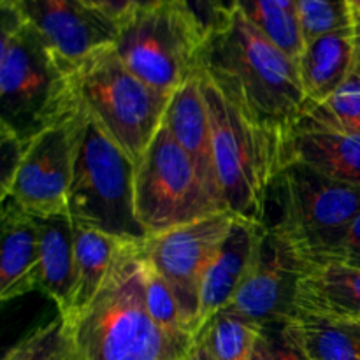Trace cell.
<instances>
[{
	"label": "cell",
	"instance_id": "6da1fadb",
	"mask_svg": "<svg viewBox=\"0 0 360 360\" xmlns=\"http://www.w3.org/2000/svg\"><path fill=\"white\" fill-rule=\"evenodd\" d=\"M199 69L239 111L276 132H290L309 108L297 60L236 9L204 39Z\"/></svg>",
	"mask_w": 360,
	"mask_h": 360
},
{
	"label": "cell",
	"instance_id": "7a4b0ae2",
	"mask_svg": "<svg viewBox=\"0 0 360 360\" xmlns=\"http://www.w3.org/2000/svg\"><path fill=\"white\" fill-rule=\"evenodd\" d=\"M63 319L74 360H188L197 347L165 334L148 313L143 243H129L97 297Z\"/></svg>",
	"mask_w": 360,
	"mask_h": 360
},
{
	"label": "cell",
	"instance_id": "3957f363",
	"mask_svg": "<svg viewBox=\"0 0 360 360\" xmlns=\"http://www.w3.org/2000/svg\"><path fill=\"white\" fill-rule=\"evenodd\" d=\"M0 11V127L28 144L79 115L77 65L62 58L20 11Z\"/></svg>",
	"mask_w": 360,
	"mask_h": 360
},
{
	"label": "cell",
	"instance_id": "277c9868",
	"mask_svg": "<svg viewBox=\"0 0 360 360\" xmlns=\"http://www.w3.org/2000/svg\"><path fill=\"white\" fill-rule=\"evenodd\" d=\"M213 136L214 171L232 214L266 224L271 188L287 165V134L259 125L239 111L199 69Z\"/></svg>",
	"mask_w": 360,
	"mask_h": 360
},
{
	"label": "cell",
	"instance_id": "5b68a950",
	"mask_svg": "<svg viewBox=\"0 0 360 360\" xmlns=\"http://www.w3.org/2000/svg\"><path fill=\"white\" fill-rule=\"evenodd\" d=\"M67 211L76 225L144 243L136 213V162L83 111L76 123Z\"/></svg>",
	"mask_w": 360,
	"mask_h": 360
},
{
	"label": "cell",
	"instance_id": "8992f818",
	"mask_svg": "<svg viewBox=\"0 0 360 360\" xmlns=\"http://www.w3.org/2000/svg\"><path fill=\"white\" fill-rule=\"evenodd\" d=\"M278 217L267 227L280 232L304 262L329 255L360 214V186L336 181L302 162H288L271 188Z\"/></svg>",
	"mask_w": 360,
	"mask_h": 360
},
{
	"label": "cell",
	"instance_id": "52a82bcc",
	"mask_svg": "<svg viewBox=\"0 0 360 360\" xmlns=\"http://www.w3.org/2000/svg\"><path fill=\"white\" fill-rule=\"evenodd\" d=\"M77 88L83 111L137 164L164 125L171 97L130 72L112 46L77 65Z\"/></svg>",
	"mask_w": 360,
	"mask_h": 360
},
{
	"label": "cell",
	"instance_id": "ba28073f",
	"mask_svg": "<svg viewBox=\"0 0 360 360\" xmlns=\"http://www.w3.org/2000/svg\"><path fill=\"white\" fill-rule=\"evenodd\" d=\"M204 39L188 9L174 0L120 20L112 48L130 72L171 97L199 72Z\"/></svg>",
	"mask_w": 360,
	"mask_h": 360
},
{
	"label": "cell",
	"instance_id": "9c48e42d",
	"mask_svg": "<svg viewBox=\"0 0 360 360\" xmlns=\"http://www.w3.org/2000/svg\"><path fill=\"white\" fill-rule=\"evenodd\" d=\"M229 211L210 192L192 158L162 125L136 164V213L148 238Z\"/></svg>",
	"mask_w": 360,
	"mask_h": 360
},
{
	"label": "cell",
	"instance_id": "30bf717a",
	"mask_svg": "<svg viewBox=\"0 0 360 360\" xmlns=\"http://www.w3.org/2000/svg\"><path fill=\"white\" fill-rule=\"evenodd\" d=\"M234 218L236 214L231 211H220L165 234L148 238L143 243L144 257L174 292L195 340L199 338L204 278L220 252Z\"/></svg>",
	"mask_w": 360,
	"mask_h": 360
},
{
	"label": "cell",
	"instance_id": "8fae6325",
	"mask_svg": "<svg viewBox=\"0 0 360 360\" xmlns=\"http://www.w3.org/2000/svg\"><path fill=\"white\" fill-rule=\"evenodd\" d=\"M304 264L294 246L266 225L252 269L229 309L246 316L264 330L283 327L297 313L295 294Z\"/></svg>",
	"mask_w": 360,
	"mask_h": 360
},
{
	"label": "cell",
	"instance_id": "7c38bea8",
	"mask_svg": "<svg viewBox=\"0 0 360 360\" xmlns=\"http://www.w3.org/2000/svg\"><path fill=\"white\" fill-rule=\"evenodd\" d=\"M76 123L77 116L39 134L27 144L7 197L34 217L69 213Z\"/></svg>",
	"mask_w": 360,
	"mask_h": 360
},
{
	"label": "cell",
	"instance_id": "4fadbf2b",
	"mask_svg": "<svg viewBox=\"0 0 360 360\" xmlns=\"http://www.w3.org/2000/svg\"><path fill=\"white\" fill-rule=\"evenodd\" d=\"M18 11L62 58L74 65L115 44L118 35V21L84 0H20Z\"/></svg>",
	"mask_w": 360,
	"mask_h": 360
},
{
	"label": "cell",
	"instance_id": "5bb4252c",
	"mask_svg": "<svg viewBox=\"0 0 360 360\" xmlns=\"http://www.w3.org/2000/svg\"><path fill=\"white\" fill-rule=\"evenodd\" d=\"M288 162H302L322 174L360 186V134L347 132L304 112L287 134Z\"/></svg>",
	"mask_w": 360,
	"mask_h": 360
},
{
	"label": "cell",
	"instance_id": "9a60e30c",
	"mask_svg": "<svg viewBox=\"0 0 360 360\" xmlns=\"http://www.w3.org/2000/svg\"><path fill=\"white\" fill-rule=\"evenodd\" d=\"M264 227V224H255L239 217L232 221L231 231L204 278L199 306V336L211 319L234 301L252 269Z\"/></svg>",
	"mask_w": 360,
	"mask_h": 360
},
{
	"label": "cell",
	"instance_id": "2e32d148",
	"mask_svg": "<svg viewBox=\"0 0 360 360\" xmlns=\"http://www.w3.org/2000/svg\"><path fill=\"white\" fill-rule=\"evenodd\" d=\"M295 309L333 322H360V267L306 262L295 294Z\"/></svg>",
	"mask_w": 360,
	"mask_h": 360
},
{
	"label": "cell",
	"instance_id": "e0dca14e",
	"mask_svg": "<svg viewBox=\"0 0 360 360\" xmlns=\"http://www.w3.org/2000/svg\"><path fill=\"white\" fill-rule=\"evenodd\" d=\"M41 288L39 269V224L11 197L2 199V262L0 299L23 297Z\"/></svg>",
	"mask_w": 360,
	"mask_h": 360
},
{
	"label": "cell",
	"instance_id": "ac0fdd59",
	"mask_svg": "<svg viewBox=\"0 0 360 360\" xmlns=\"http://www.w3.org/2000/svg\"><path fill=\"white\" fill-rule=\"evenodd\" d=\"M164 125L167 127L176 143L192 158L204 185L225 206L214 171L213 136L199 72L171 95Z\"/></svg>",
	"mask_w": 360,
	"mask_h": 360
},
{
	"label": "cell",
	"instance_id": "d6986e66",
	"mask_svg": "<svg viewBox=\"0 0 360 360\" xmlns=\"http://www.w3.org/2000/svg\"><path fill=\"white\" fill-rule=\"evenodd\" d=\"M39 224V269L42 294L58 308V315L72 311L76 290V243L69 213L35 217Z\"/></svg>",
	"mask_w": 360,
	"mask_h": 360
},
{
	"label": "cell",
	"instance_id": "ffe728a7",
	"mask_svg": "<svg viewBox=\"0 0 360 360\" xmlns=\"http://www.w3.org/2000/svg\"><path fill=\"white\" fill-rule=\"evenodd\" d=\"M354 63L352 27L306 41L297 65L309 108L326 102L347 79Z\"/></svg>",
	"mask_w": 360,
	"mask_h": 360
},
{
	"label": "cell",
	"instance_id": "44dd1931",
	"mask_svg": "<svg viewBox=\"0 0 360 360\" xmlns=\"http://www.w3.org/2000/svg\"><path fill=\"white\" fill-rule=\"evenodd\" d=\"M74 243H76V290H74L72 311L86 308L111 274L116 259L130 241L104 234L95 229L74 224Z\"/></svg>",
	"mask_w": 360,
	"mask_h": 360
},
{
	"label": "cell",
	"instance_id": "7402d4cb",
	"mask_svg": "<svg viewBox=\"0 0 360 360\" xmlns=\"http://www.w3.org/2000/svg\"><path fill=\"white\" fill-rule=\"evenodd\" d=\"M283 330L308 360H360V338L345 323L297 311Z\"/></svg>",
	"mask_w": 360,
	"mask_h": 360
},
{
	"label": "cell",
	"instance_id": "603a6c76",
	"mask_svg": "<svg viewBox=\"0 0 360 360\" xmlns=\"http://www.w3.org/2000/svg\"><path fill=\"white\" fill-rule=\"evenodd\" d=\"M262 333L255 322L225 308L211 319L197 341L206 345L213 360H252Z\"/></svg>",
	"mask_w": 360,
	"mask_h": 360
},
{
	"label": "cell",
	"instance_id": "cb8c5ba5",
	"mask_svg": "<svg viewBox=\"0 0 360 360\" xmlns=\"http://www.w3.org/2000/svg\"><path fill=\"white\" fill-rule=\"evenodd\" d=\"M234 9L292 58L301 56L306 41L294 11L274 0H234Z\"/></svg>",
	"mask_w": 360,
	"mask_h": 360
},
{
	"label": "cell",
	"instance_id": "d4e9b609",
	"mask_svg": "<svg viewBox=\"0 0 360 360\" xmlns=\"http://www.w3.org/2000/svg\"><path fill=\"white\" fill-rule=\"evenodd\" d=\"M143 276H144V299L151 319L157 326L174 340L183 343L197 345L195 336L186 323L185 315L181 311L174 292L167 285V281L157 273L153 266L146 260L143 253Z\"/></svg>",
	"mask_w": 360,
	"mask_h": 360
},
{
	"label": "cell",
	"instance_id": "484cf974",
	"mask_svg": "<svg viewBox=\"0 0 360 360\" xmlns=\"http://www.w3.org/2000/svg\"><path fill=\"white\" fill-rule=\"evenodd\" d=\"M4 360H74L65 319L55 316L18 341Z\"/></svg>",
	"mask_w": 360,
	"mask_h": 360
},
{
	"label": "cell",
	"instance_id": "4316f807",
	"mask_svg": "<svg viewBox=\"0 0 360 360\" xmlns=\"http://www.w3.org/2000/svg\"><path fill=\"white\" fill-rule=\"evenodd\" d=\"M315 118L330 123L347 132L360 134V65L354 63L347 79L341 86L319 105H311L308 111Z\"/></svg>",
	"mask_w": 360,
	"mask_h": 360
},
{
	"label": "cell",
	"instance_id": "83f0119b",
	"mask_svg": "<svg viewBox=\"0 0 360 360\" xmlns=\"http://www.w3.org/2000/svg\"><path fill=\"white\" fill-rule=\"evenodd\" d=\"M304 41L352 27L347 0H292Z\"/></svg>",
	"mask_w": 360,
	"mask_h": 360
},
{
	"label": "cell",
	"instance_id": "f1b7e54d",
	"mask_svg": "<svg viewBox=\"0 0 360 360\" xmlns=\"http://www.w3.org/2000/svg\"><path fill=\"white\" fill-rule=\"evenodd\" d=\"M25 150H27V144L20 137L14 136L11 130L0 127V171H2L0 174V200L9 193Z\"/></svg>",
	"mask_w": 360,
	"mask_h": 360
},
{
	"label": "cell",
	"instance_id": "f546056e",
	"mask_svg": "<svg viewBox=\"0 0 360 360\" xmlns=\"http://www.w3.org/2000/svg\"><path fill=\"white\" fill-rule=\"evenodd\" d=\"M181 2L206 37L218 30L229 18V13L221 6V0H181Z\"/></svg>",
	"mask_w": 360,
	"mask_h": 360
},
{
	"label": "cell",
	"instance_id": "4dcf8cb0",
	"mask_svg": "<svg viewBox=\"0 0 360 360\" xmlns=\"http://www.w3.org/2000/svg\"><path fill=\"white\" fill-rule=\"evenodd\" d=\"M316 262H338L360 267V214L350 225L340 245L329 255L323 257L322 260H316Z\"/></svg>",
	"mask_w": 360,
	"mask_h": 360
},
{
	"label": "cell",
	"instance_id": "1f68e13d",
	"mask_svg": "<svg viewBox=\"0 0 360 360\" xmlns=\"http://www.w3.org/2000/svg\"><path fill=\"white\" fill-rule=\"evenodd\" d=\"M84 2L94 7V9L101 11L102 14L109 16L111 20L120 21L139 9H148V7L174 2V0H84Z\"/></svg>",
	"mask_w": 360,
	"mask_h": 360
},
{
	"label": "cell",
	"instance_id": "d6a6232c",
	"mask_svg": "<svg viewBox=\"0 0 360 360\" xmlns=\"http://www.w3.org/2000/svg\"><path fill=\"white\" fill-rule=\"evenodd\" d=\"M266 333L271 340L274 360H308L301 352H299V348L292 343V340L288 338V334L285 333L283 327L266 330Z\"/></svg>",
	"mask_w": 360,
	"mask_h": 360
},
{
	"label": "cell",
	"instance_id": "836d02e7",
	"mask_svg": "<svg viewBox=\"0 0 360 360\" xmlns=\"http://www.w3.org/2000/svg\"><path fill=\"white\" fill-rule=\"evenodd\" d=\"M252 360H274L273 347H271V340L269 336H267L266 330H264V333L259 336V340H257Z\"/></svg>",
	"mask_w": 360,
	"mask_h": 360
},
{
	"label": "cell",
	"instance_id": "e575fe53",
	"mask_svg": "<svg viewBox=\"0 0 360 360\" xmlns=\"http://www.w3.org/2000/svg\"><path fill=\"white\" fill-rule=\"evenodd\" d=\"M352 34H354L355 62L360 65V13H354V11H352Z\"/></svg>",
	"mask_w": 360,
	"mask_h": 360
},
{
	"label": "cell",
	"instance_id": "d590c367",
	"mask_svg": "<svg viewBox=\"0 0 360 360\" xmlns=\"http://www.w3.org/2000/svg\"><path fill=\"white\" fill-rule=\"evenodd\" d=\"M188 360H213V357H211L206 345H204L202 341H197V347L193 348L192 355H190Z\"/></svg>",
	"mask_w": 360,
	"mask_h": 360
},
{
	"label": "cell",
	"instance_id": "8d00e7d4",
	"mask_svg": "<svg viewBox=\"0 0 360 360\" xmlns=\"http://www.w3.org/2000/svg\"><path fill=\"white\" fill-rule=\"evenodd\" d=\"M0 7H11V9H18V7H20V0H0Z\"/></svg>",
	"mask_w": 360,
	"mask_h": 360
},
{
	"label": "cell",
	"instance_id": "74e56055",
	"mask_svg": "<svg viewBox=\"0 0 360 360\" xmlns=\"http://www.w3.org/2000/svg\"><path fill=\"white\" fill-rule=\"evenodd\" d=\"M347 4L354 13H360V0H347Z\"/></svg>",
	"mask_w": 360,
	"mask_h": 360
},
{
	"label": "cell",
	"instance_id": "f35d334b",
	"mask_svg": "<svg viewBox=\"0 0 360 360\" xmlns=\"http://www.w3.org/2000/svg\"><path fill=\"white\" fill-rule=\"evenodd\" d=\"M221 6H224V9L231 14L232 11H234V0H221Z\"/></svg>",
	"mask_w": 360,
	"mask_h": 360
},
{
	"label": "cell",
	"instance_id": "ab89813d",
	"mask_svg": "<svg viewBox=\"0 0 360 360\" xmlns=\"http://www.w3.org/2000/svg\"><path fill=\"white\" fill-rule=\"evenodd\" d=\"M345 326L350 327V329L360 338V322H345Z\"/></svg>",
	"mask_w": 360,
	"mask_h": 360
},
{
	"label": "cell",
	"instance_id": "60d3db41",
	"mask_svg": "<svg viewBox=\"0 0 360 360\" xmlns=\"http://www.w3.org/2000/svg\"><path fill=\"white\" fill-rule=\"evenodd\" d=\"M274 2L281 4V6L287 7V9H292V11H294V2H292V0H274Z\"/></svg>",
	"mask_w": 360,
	"mask_h": 360
}]
</instances>
